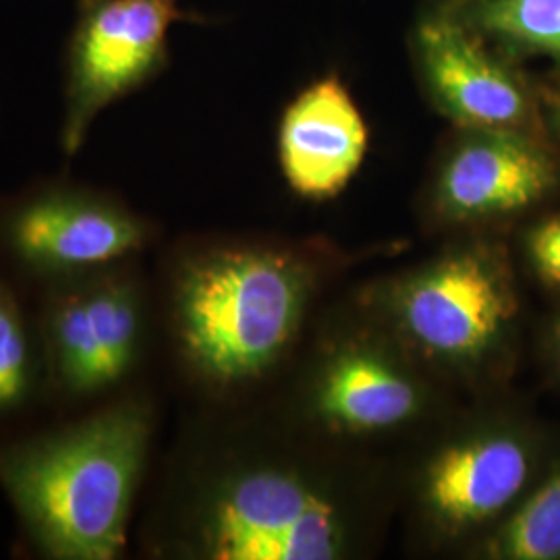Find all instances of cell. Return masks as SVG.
<instances>
[{
  "label": "cell",
  "mask_w": 560,
  "mask_h": 560,
  "mask_svg": "<svg viewBox=\"0 0 560 560\" xmlns=\"http://www.w3.org/2000/svg\"><path fill=\"white\" fill-rule=\"evenodd\" d=\"M148 241L150 226L133 210L71 187L36 191L0 221L2 254L48 284L125 264Z\"/></svg>",
  "instance_id": "cell-6"
},
{
  "label": "cell",
  "mask_w": 560,
  "mask_h": 560,
  "mask_svg": "<svg viewBox=\"0 0 560 560\" xmlns=\"http://www.w3.org/2000/svg\"><path fill=\"white\" fill-rule=\"evenodd\" d=\"M310 275L289 254L229 247L187 261L173 289L180 353L214 386L266 374L295 339Z\"/></svg>",
  "instance_id": "cell-2"
},
{
  "label": "cell",
  "mask_w": 560,
  "mask_h": 560,
  "mask_svg": "<svg viewBox=\"0 0 560 560\" xmlns=\"http://www.w3.org/2000/svg\"><path fill=\"white\" fill-rule=\"evenodd\" d=\"M536 469L532 442L492 430L444 446L421 481V501L448 534H463L499 517L520 499Z\"/></svg>",
  "instance_id": "cell-9"
},
{
  "label": "cell",
  "mask_w": 560,
  "mask_h": 560,
  "mask_svg": "<svg viewBox=\"0 0 560 560\" xmlns=\"http://www.w3.org/2000/svg\"><path fill=\"white\" fill-rule=\"evenodd\" d=\"M150 441V407L120 399L83 420L0 446V488L42 557L119 559Z\"/></svg>",
  "instance_id": "cell-1"
},
{
  "label": "cell",
  "mask_w": 560,
  "mask_h": 560,
  "mask_svg": "<svg viewBox=\"0 0 560 560\" xmlns=\"http://www.w3.org/2000/svg\"><path fill=\"white\" fill-rule=\"evenodd\" d=\"M555 351H557V358L560 361V320L557 328H555Z\"/></svg>",
  "instance_id": "cell-18"
},
{
  "label": "cell",
  "mask_w": 560,
  "mask_h": 560,
  "mask_svg": "<svg viewBox=\"0 0 560 560\" xmlns=\"http://www.w3.org/2000/svg\"><path fill=\"white\" fill-rule=\"evenodd\" d=\"M552 120H555V127L559 129L560 133V98L555 102V113H552Z\"/></svg>",
  "instance_id": "cell-17"
},
{
  "label": "cell",
  "mask_w": 560,
  "mask_h": 560,
  "mask_svg": "<svg viewBox=\"0 0 560 560\" xmlns=\"http://www.w3.org/2000/svg\"><path fill=\"white\" fill-rule=\"evenodd\" d=\"M560 183L557 161L521 129H469L436 183V206L453 222L517 214Z\"/></svg>",
  "instance_id": "cell-8"
},
{
  "label": "cell",
  "mask_w": 560,
  "mask_h": 560,
  "mask_svg": "<svg viewBox=\"0 0 560 560\" xmlns=\"http://www.w3.org/2000/svg\"><path fill=\"white\" fill-rule=\"evenodd\" d=\"M179 0H88L73 42L62 148L75 154L102 110L164 59L168 27L180 20Z\"/></svg>",
  "instance_id": "cell-7"
},
{
  "label": "cell",
  "mask_w": 560,
  "mask_h": 560,
  "mask_svg": "<svg viewBox=\"0 0 560 560\" xmlns=\"http://www.w3.org/2000/svg\"><path fill=\"white\" fill-rule=\"evenodd\" d=\"M459 20L560 60V0H471Z\"/></svg>",
  "instance_id": "cell-15"
},
{
  "label": "cell",
  "mask_w": 560,
  "mask_h": 560,
  "mask_svg": "<svg viewBox=\"0 0 560 560\" xmlns=\"http://www.w3.org/2000/svg\"><path fill=\"white\" fill-rule=\"evenodd\" d=\"M525 252L538 279L560 291V212L538 222L527 233Z\"/></svg>",
  "instance_id": "cell-16"
},
{
  "label": "cell",
  "mask_w": 560,
  "mask_h": 560,
  "mask_svg": "<svg viewBox=\"0 0 560 560\" xmlns=\"http://www.w3.org/2000/svg\"><path fill=\"white\" fill-rule=\"evenodd\" d=\"M185 540L210 560H332L347 541L339 504L298 471L235 463L203 481Z\"/></svg>",
  "instance_id": "cell-3"
},
{
  "label": "cell",
  "mask_w": 560,
  "mask_h": 560,
  "mask_svg": "<svg viewBox=\"0 0 560 560\" xmlns=\"http://www.w3.org/2000/svg\"><path fill=\"white\" fill-rule=\"evenodd\" d=\"M314 407L318 418L337 432L376 434L416 418L421 390L390 355L368 345H353L324 365Z\"/></svg>",
  "instance_id": "cell-12"
},
{
  "label": "cell",
  "mask_w": 560,
  "mask_h": 560,
  "mask_svg": "<svg viewBox=\"0 0 560 560\" xmlns=\"http://www.w3.org/2000/svg\"><path fill=\"white\" fill-rule=\"evenodd\" d=\"M393 312L430 358L471 363L499 347L515 318L517 295L501 252L469 245L402 280Z\"/></svg>",
  "instance_id": "cell-5"
},
{
  "label": "cell",
  "mask_w": 560,
  "mask_h": 560,
  "mask_svg": "<svg viewBox=\"0 0 560 560\" xmlns=\"http://www.w3.org/2000/svg\"><path fill=\"white\" fill-rule=\"evenodd\" d=\"M365 150V120L337 78L310 85L280 122L282 173L310 200H328L342 191L360 171Z\"/></svg>",
  "instance_id": "cell-11"
},
{
  "label": "cell",
  "mask_w": 560,
  "mask_h": 560,
  "mask_svg": "<svg viewBox=\"0 0 560 560\" xmlns=\"http://www.w3.org/2000/svg\"><path fill=\"white\" fill-rule=\"evenodd\" d=\"M423 75L442 110L467 129H521L532 102L520 78L481 48L457 15L420 27Z\"/></svg>",
  "instance_id": "cell-10"
},
{
  "label": "cell",
  "mask_w": 560,
  "mask_h": 560,
  "mask_svg": "<svg viewBox=\"0 0 560 560\" xmlns=\"http://www.w3.org/2000/svg\"><path fill=\"white\" fill-rule=\"evenodd\" d=\"M46 384L38 324L34 326L15 289L0 279V420L23 413Z\"/></svg>",
  "instance_id": "cell-13"
},
{
  "label": "cell",
  "mask_w": 560,
  "mask_h": 560,
  "mask_svg": "<svg viewBox=\"0 0 560 560\" xmlns=\"http://www.w3.org/2000/svg\"><path fill=\"white\" fill-rule=\"evenodd\" d=\"M488 552L501 560H560V463L502 523Z\"/></svg>",
  "instance_id": "cell-14"
},
{
  "label": "cell",
  "mask_w": 560,
  "mask_h": 560,
  "mask_svg": "<svg viewBox=\"0 0 560 560\" xmlns=\"http://www.w3.org/2000/svg\"><path fill=\"white\" fill-rule=\"evenodd\" d=\"M48 287L38 322L46 384L71 400L117 390L143 351L140 280L125 261Z\"/></svg>",
  "instance_id": "cell-4"
}]
</instances>
